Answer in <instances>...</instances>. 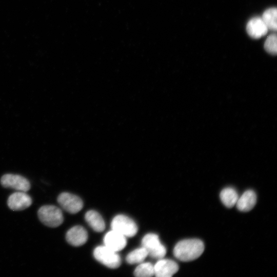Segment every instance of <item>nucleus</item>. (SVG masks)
<instances>
[{"label": "nucleus", "instance_id": "obj_7", "mask_svg": "<svg viewBox=\"0 0 277 277\" xmlns=\"http://www.w3.org/2000/svg\"><path fill=\"white\" fill-rule=\"evenodd\" d=\"M1 184L5 188L27 192L31 187L29 181L25 177L14 174H5L1 179Z\"/></svg>", "mask_w": 277, "mask_h": 277}, {"label": "nucleus", "instance_id": "obj_18", "mask_svg": "<svg viewBox=\"0 0 277 277\" xmlns=\"http://www.w3.org/2000/svg\"><path fill=\"white\" fill-rule=\"evenodd\" d=\"M134 274L137 277H151L154 275V265L151 263H141L135 268Z\"/></svg>", "mask_w": 277, "mask_h": 277}, {"label": "nucleus", "instance_id": "obj_8", "mask_svg": "<svg viewBox=\"0 0 277 277\" xmlns=\"http://www.w3.org/2000/svg\"><path fill=\"white\" fill-rule=\"evenodd\" d=\"M32 204L31 197L26 192H15L11 194L7 200L9 208L14 211H21Z\"/></svg>", "mask_w": 277, "mask_h": 277}, {"label": "nucleus", "instance_id": "obj_10", "mask_svg": "<svg viewBox=\"0 0 277 277\" xmlns=\"http://www.w3.org/2000/svg\"><path fill=\"white\" fill-rule=\"evenodd\" d=\"M104 243L105 246L117 252L125 248L127 241L126 236L112 230L105 234Z\"/></svg>", "mask_w": 277, "mask_h": 277}, {"label": "nucleus", "instance_id": "obj_11", "mask_svg": "<svg viewBox=\"0 0 277 277\" xmlns=\"http://www.w3.org/2000/svg\"><path fill=\"white\" fill-rule=\"evenodd\" d=\"M67 242L74 246H80L84 244L88 239L86 230L81 226H75L68 230L66 234Z\"/></svg>", "mask_w": 277, "mask_h": 277}, {"label": "nucleus", "instance_id": "obj_3", "mask_svg": "<svg viewBox=\"0 0 277 277\" xmlns=\"http://www.w3.org/2000/svg\"><path fill=\"white\" fill-rule=\"evenodd\" d=\"M112 230L118 232L125 236L132 237L137 232V226L134 221L129 217L119 214L115 216L111 223Z\"/></svg>", "mask_w": 277, "mask_h": 277}, {"label": "nucleus", "instance_id": "obj_9", "mask_svg": "<svg viewBox=\"0 0 277 277\" xmlns=\"http://www.w3.org/2000/svg\"><path fill=\"white\" fill-rule=\"evenodd\" d=\"M178 270L177 264L169 259H160L154 265V275L157 277H171Z\"/></svg>", "mask_w": 277, "mask_h": 277}, {"label": "nucleus", "instance_id": "obj_6", "mask_svg": "<svg viewBox=\"0 0 277 277\" xmlns=\"http://www.w3.org/2000/svg\"><path fill=\"white\" fill-rule=\"evenodd\" d=\"M57 201L63 209L72 214L77 213L83 207L81 199L69 192H64L60 194Z\"/></svg>", "mask_w": 277, "mask_h": 277}, {"label": "nucleus", "instance_id": "obj_15", "mask_svg": "<svg viewBox=\"0 0 277 277\" xmlns=\"http://www.w3.org/2000/svg\"><path fill=\"white\" fill-rule=\"evenodd\" d=\"M239 198L237 192L232 188H224L220 193V199L223 204L227 207L234 206Z\"/></svg>", "mask_w": 277, "mask_h": 277}, {"label": "nucleus", "instance_id": "obj_1", "mask_svg": "<svg viewBox=\"0 0 277 277\" xmlns=\"http://www.w3.org/2000/svg\"><path fill=\"white\" fill-rule=\"evenodd\" d=\"M204 250L203 242L197 239H190L179 242L173 249V254L178 260L188 262L197 259Z\"/></svg>", "mask_w": 277, "mask_h": 277}, {"label": "nucleus", "instance_id": "obj_16", "mask_svg": "<svg viewBox=\"0 0 277 277\" xmlns=\"http://www.w3.org/2000/svg\"><path fill=\"white\" fill-rule=\"evenodd\" d=\"M277 9L276 8H270L266 10L261 18L268 30L276 31L277 29L276 22Z\"/></svg>", "mask_w": 277, "mask_h": 277}, {"label": "nucleus", "instance_id": "obj_4", "mask_svg": "<svg viewBox=\"0 0 277 277\" xmlns=\"http://www.w3.org/2000/svg\"><path fill=\"white\" fill-rule=\"evenodd\" d=\"M142 247L147 251L151 258L160 259L166 253L165 247L161 243L157 235L154 233L146 234L142 240Z\"/></svg>", "mask_w": 277, "mask_h": 277}, {"label": "nucleus", "instance_id": "obj_12", "mask_svg": "<svg viewBox=\"0 0 277 277\" xmlns=\"http://www.w3.org/2000/svg\"><path fill=\"white\" fill-rule=\"evenodd\" d=\"M268 30L266 26L260 17L252 18L246 25L247 32L253 38L258 39L264 36Z\"/></svg>", "mask_w": 277, "mask_h": 277}, {"label": "nucleus", "instance_id": "obj_5", "mask_svg": "<svg viewBox=\"0 0 277 277\" xmlns=\"http://www.w3.org/2000/svg\"><path fill=\"white\" fill-rule=\"evenodd\" d=\"M93 255L97 261L109 268H116L121 265L120 255L105 245L96 247L93 251Z\"/></svg>", "mask_w": 277, "mask_h": 277}, {"label": "nucleus", "instance_id": "obj_2", "mask_svg": "<svg viewBox=\"0 0 277 277\" xmlns=\"http://www.w3.org/2000/svg\"><path fill=\"white\" fill-rule=\"evenodd\" d=\"M37 215L41 222L50 227H58L64 221L62 210L54 205L42 206L37 211Z\"/></svg>", "mask_w": 277, "mask_h": 277}, {"label": "nucleus", "instance_id": "obj_13", "mask_svg": "<svg viewBox=\"0 0 277 277\" xmlns=\"http://www.w3.org/2000/svg\"><path fill=\"white\" fill-rule=\"evenodd\" d=\"M256 202L255 193L252 190H248L244 192L240 197L238 198L235 205L240 211L247 212L253 208Z\"/></svg>", "mask_w": 277, "mask_h": 277}, {"label": "nucleus", "instance_id": "obj_19", "mask_svg": "<svg viewBox=\"0 0 277 277\" xmlns=\"http://www.w3.org/2000/svg\"><path fill=\"white\" fill-rule=\"evenodd\" d=\"M276 34H272L267 37L264 43L265 50L272 55L276 54Z\"/></svg>", "mask_w": 277, "mask_h": 277}, {"label": "nucleus", "instance_id": "obj_17", "mask_svg": "<svg viewBox=\"0 0 277 277\" xmlns=\"http://www.w3.org/2000/svg\"><path fill=\"white\" fill-rule=\"evenodd\" d=\"M148 255L147 250L143 247L134 249L129 252L126 260L130 264L141 263Z\"/></svg>", "mask_w": 277, "mask_h": 277}, {"label": "nucleus", "instance_id": "obj_14", "mask_svg": "<svg viewBox=\"0 0 277 277\" xmlns=\"http://www.w3.org/2000/svg\"><path fill=\"white\" fill-rule=\"evenodd\" d=\"M85 219L88 225L95 231L102 232L105 228L104 221L100 214L95 210L88 211Z\"/></svg>", "mask_w": 277, "mask_h": 277}]
</instances>
